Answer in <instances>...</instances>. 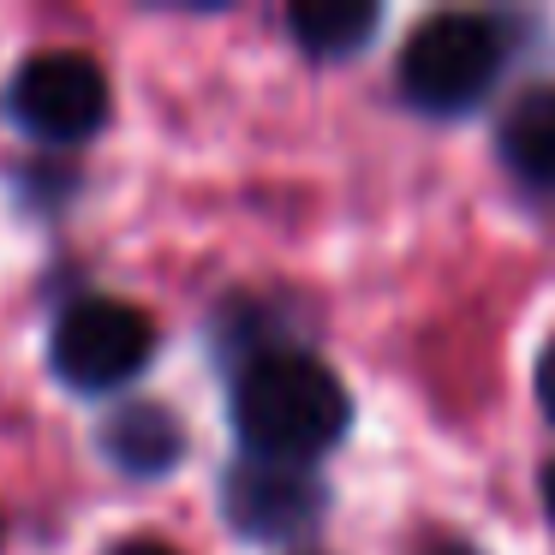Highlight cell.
Returning a JSON list of instances; mask_svg holds the SVG:
<instances>
[{
	"label": "cell",
	"mask_w": 555,
	"mask_h": 555,
	"mask_svg": "<svg viewBox=\"0 0 555 555\" xmlns=\"http://www.w3.org/2000/svg\"><path fill=\"white\" fill-rule=\"evenodd\" d=\"M507 61V30L483 13H436L400 49V90L430 114H466L490 96Z\"/></svg>",
	"instance_id": "7a4b0ae2"
},
{
	"label": "cell",
	"mask_w": 555,
	"mask_h": 555,
	"mask_svg": "<svg viewBox=\"0 0 555 555\" xmlns=\"http://www.w3.org/2000/svg\"><path fill=\"white\" fill-rule=\"evenodd\" d=\"M180 424H173L168 406H156V400H138V406L114 412L108 424H102V454L114 460V466L138 472V478H156V472H168L173 460H180Z\"/></svg>",
	"instance_id": "8992f818"
},
{
	"label": "cell",
	"mask_w": 555,
	"mask_h": 555,
	"mask_svg": "<svg viewBox=\"0 0 555 555\" xmlns=\"http://www.w3.org/2000/svg\"><path fill=\"white\" fill-rule=\"evenodd\" d=\"M383 13H376L371 0H299L287 13V30L299 37L305 54L317 61H340V54H359L364 42L376 37Z\"/></svg>",
	"instance_id": "52a82bcc"
},
{
	"label": "cell",
	"mask_w": 555,
	"mask_h": 555,
	"mask_svg": "<svg viewBox=\"0 0 555 555\" xmlns=\"http://www.w3.org/2000/svg\"><path fill=\"white\" fill-rule=\"evenodd\" d=\"M543 507H550V519H555V460H550V472H543Z\"/></svg>",
	"instance_id": "8fae6325"
},
{
	"label": "cell",
	"mask_w": 555,
	"mask_h": 555,
	"mask_svg": "<svg viewBox=\"0 0 555 555\" xmlns=\"http://www.w3.org/2000/svg\"><path fill=\"white\" fill-rule=\"evenodd\" d=\"M502 156L514 173H526L531 185H555V90L526 96V108L507 120Z\"/></svg>",
	"instance_id": "ba28073f"
},
{
	"label": "cell",
	"mask_w": 555,
	"mask_h": 555,
	"mask_svg": "<svg viewBox=\"0 0 555 555\" xmlns=\"http://www.w3.org/2000/svg\"><path fill=\"white\" fill-rule=\"evenodd\" d=\"M13 120L42 144H78V138L108 126V78L90 54L73 49H42L18 66L13 90Z\"/></svg>",
	"instance_id": "277c9868"
},
{
	"label": "cell",
	"mask_w": 555,
	"mask_h": 555,
	"mask_svg": "<svg viewBox=\"0 0 555 555\" xmlns=\"http://www.w3.org/2000/svg\"><path fill=\"white\" fill-rule=\"evenodd\" d=\"M221 507H228L233 531L263 538V543H281V538H305V531L323 519L328 495H323V483H317L305 466L240 460V466L228 472V483H221Z\"/></svg>",
	"instance_id": "5b68a950"
},
{
	"label": "cell",
	"mask_w": 555,
	"mask_h": 555,
	"mask_svg": "<svg viewBox=\"0 0 555 555\" xmlns=\"http://www.w3.org/2000/svg\"><path fill=\"white\" fill-rule=\"evenodd\" d=\"M114 555H180V550H168V543H156V538H138V543H120Z\"/></svg>",
	"instance_id": "30bf717a"
},
{
	"label": "cell",
	"mask_w": 555,
	"mask_h": 555,
	"mask_svg": "<svg viewBox=\"0 0 555 555\" xmlns=\"http://www.w3.org/2000/svg\"><path fill=\"white\" fill-rule=\"evenodd\" d=\"M49 359H54L66 388L102 395V388L132 383L156 359V323L126 299H78L54 323Z\"/></svg>",
	"instance_id": "3957f363"
},
{
	"label": "cell",
	"mask_w": 555,
	"mask_h": 555,
	"mask_svg": "<svg viewBox=\"0 0 555 555\" xmlns=\"http://www.w3.org/2000/svg\"><path fill=\"white\" fill-rule=\"evenodd\" d=\"M424 555H478V550H466V543H436V550H424Z\"/></svg>",
	"instance_id": "7c38bea8"
},
{
	"label": "cell",
	"mask_w": 555,
	"mask_h": 555,
	"mask_svg": "<svg viewBox=\"0 0 555 555\" xmlns=\"http://www.w3.org/2000/svg\"><path fill=\"white\" fill-rule=\"evenodd\" d=\"M352 424L347 383L311 352H257L233 383V430L251 448V460H305L328 454Z\"/></svg>",
	"instance_id": "6da1fadb"
},
{
	"label": "cell",
	"mask_w": 555,
	"mask_h": 555,
	"mask_svg": "<svg viewBox=\"0 0 555 555\" xmlns=\"http://www.w3.org/2000/svg\"><path fill=\"white\" fill-rule=\"evenodd\" d=\"M538 406L550 412V424H555V340L538 352Z\"/></svg>",
	"instance_id": "9c48e42d"
}]
</instances>
